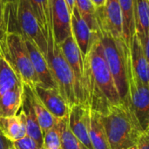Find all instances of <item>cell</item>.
<instances>
[{
	"label": "cell",
	"mask_w": 149,
	"mask_h": 149,
	"mask_svg": "<svg viewBox=\"0 0 149 149\" xmlns=\"http://www.w3.org/2000/svg\"><path fill=\"white\" fill-rule=\"evenodd\" d=\"M134 18L137 38L149 37L148 0H134Z\"/></svg>",
	"instance_id": "cell-24"
},
{
	"label": "cell",
	"mask_w": 149,
	"mask_h": 149,
	"mask_svg": "<svg viewBox=\"0 0 149 149\" xmlns=\"http://www.w3.org/2000/svg\"><path fill=\"white\" fill-rule=\"evenodd\" d=\"M0 129L12 143L26 136L24 119L22 112L19 110L16 115L0 117Z\"/></svg>",
	"instance_id": "cell-18"
},
{
	"label": "cell",
	"mask_w": 149,
	"mask_h": 149,
	"mask_svg": "<svg viewBox=\"0 0 149 149\" xmlns=\"http://www.w3.org/2000/svg\"><path fill=\"white\" fill-rule=\"evenodd\" d=\"M89 138L93 149H110L100 113L92 109L89 111Z\"/></svg>",
	"instance_id": "cell-17"
},
{
	"label": "cell",
	"mask_w": 149,
	"mask_h": 149,
	"mask_svg": "<svg viewBox=\"0 0 149 149\" xmlns=\"http://www.w3.org/2000/svg\"><path fill=\"white\" fill-rule=\"evenodd\" d=\"M32 87L46 109L55 119H61L68 115L69 107L57 88L44 86L39 83L32 86Z\"/></svg>",
	"instance_id": "cell-13"
},
{
	"label": "cell",
	"mask_w": 149,
	"mask_h": 149,
	"mask_svg": "<svg viewBox=\"0 0 149 149\" xmlns=\"http://www.w3.org/2000/svg\"><path fill=\"white\" fill-rule=\"evenodd\" d=\"M23 83L8 90L0 96V117L16 115L22 105Z\"/></svg>",
	"instance_id": "cell-19"
},
{
	"label": "cell",
	"mask_w": 149,
	"mask_h": 149,
	"mask_svg": "<svg viewBox=\"0 0 149 149\" xmlns=\"http://www.w3.org/2000/svg\"><path fill=\"white\" fill-rule=\"evenodd\" d=\"M100 117L110 149H129L143 131L127 100L108 106Z\"/></svg>",
	"instance_id": "cell-2"
},
{
	"label": "cell",
	"mask_w": 149,
	"mask_h": 149,
	"mask_svg": "<svg viewBox=\"0 0 149 149\" xmlns=\"http://www.w3.org/2000/svg\"><path fill=\"white\" fill-rule=\"evenodd\" d=\"M47 50L45 55L56 87L69 108L77 104L74 74L67 63L60 46L55 43L52 32L48 36Z\"/></svg>",
	"instance_id": "cell-5"
},
{
	"label": "cell",
	"mask_w": 149,
	"mask_h": 149,
	"mask_svg": "<svg viewBox=\"0 0 149 149\" xmlns=\"http://www.w3.org/2000/svg\"><path fill=\"white\" fill-rule=\"evenodd\" d=\"M130 60L134 73L145 85L149 86V65L148 59L146 58L141 45L136 34L134 36L129 47Z\"/></svg>",
	"instance_id": "cell-16"
},
{
	"label": "cell",
	"mask_w": 149,
	"mask_h": 149,
	"mask_svg": "<svg viewBox=\"0 0 149 149\" xmlns=\"http://www.w3.org/2000/svg\"><path fill=\"white\" fill-rule=\"evenodd\" d=\"M5 20L6 31L21 33L45 55L47 41L38 24L30 0H6Z\"/></svg>",
	"instance_id": "cell-3"
},
{
	"label": "cell",
	"mask_w": 149,
	"mask_h": 149,
	"mask_svg": "<svg viewBox=\"0 0 149 149\" xmlns=\"http://www.w3.org/2000/svg\"><path fill=\"white\" fill-rule=\"evenodd\" d=\"M25 43L32 67L38 79L39 84L43 85L44 86L57 88L55 82L52 79L50 68L48 66V63L43 53L31 41L25 39Z\"/></svg>",
	"instance_id": "cell-14"
},
{
	"label": "cell",
	"mask_w": 149,
	"mask_h": 149,
	"mask_svg": "<svg viewBox=\"0 0 149 149\" xmlns=\"http://www.w3.org/2000/svg\"><path fill=\"white\" fill-rule=\"evenodd\" d=\"M23 89L24 93L26 94L29 100V102L42 130V133L44 134L54 126L56 119L42 103V101L37 95L35 90L33 89L32 86H27L23 84Z\"/></svg>",
	"instance_id": "cell-15"
},
{
	"label": "cell",
	"mask_w": 149,
	"mask_h": 149,
	"mask_svg": "<svg viewBox=\"0 0 149 149\" xmlns=\"http://www.w3.org/2000/svg\"><path fill=\"white\" fill-rule=\"evenodd\" d=\"M0 42L6 58L22 80L27 86L38 84V79L32 67L24 36L16 31H6L0 37Z\"/></svg>",
	"instance_id": "cell-6"
},
{
	"label": "cell",
	"mask_w": 149,
	"mask_h": 149,
	"mask_svg": "<svg viewBox=\"0 0 149 149\" xmlns=\"http://www.w3.org/2000/svg\"><path fill=\"white\" fill-rule=\"evenodd\" d=\"M149 129L143 130L135 143L137 149H149Z\"/></svg>",
	"instance_id": "cell-29"
},
{
	"label": "cell",
	"mask_w": 149,
	"mask_h": 149,
	"mask_svg": "<svg viewBox=\"0 0 149 149\" xmlns=\"http://www.w3.org/2000/svg\"><path fill=\"white\" fill-rule=\"evenodd\" d=\"M12 146V142L9 141L0 129V149H10Z\"/></svg>",
	"instance_id": "cell-31"
},
{
	"label": "cell",
	"mask_w": 149,
	"mask_h": 149,
	"mask_svg": "<svg viewBox=\"0 0 149 149\" xmlns=\"http://www.w3.org/2000/svg\"><path fill=\"white\" fill-rule=\"evenodd\" d=\"M104 56L122 102L127 100L128 76L132 70L130 50L124 38L100 35Z\"/></svg>",
	"instance_id": "cell-4"
},
{
	"label": "cell",
	"mask_w": 149,
	"mask_h": 149,
	"mask_svg": "<svg viewBox=\"0 0 149 149\" xmlns=\"http://www.w3.org/2000/svg\"><path fill=\"white\" fill-rule=\"evenodd\" d=\"M123 19V38L130 47L133 38L135 35L134 0H119Z\"/></svg>",
	"instance_id": "cell-23"
},
{
	"label": "cell",
	"mask_w": 149,
	"mask_h": 149,
	"mask_svg": "<svg viewBox=\"0 0 149 149\" xmlns=\"http://www.w3.org/2000/svg\"><path fill=\"white\" fill-rule=\"evenodd\" d=\"M60 49L69 64L75 78L77 102L84 104L83 96V73H84V58L82 54L72 36L65 38L60 45Z\"/></svg>",
	"instance_id": "cell-9"
},
{
	"label": "cell",
	"mask_w": 149,
	"mask_h": 149,
	"mask_svg": "<svg viewBox=\"0 0 149 149\" xmlns=\"http://www.w3.org/2000/svg\"><path fill=\"white\" fill-rule=\"evenodd\" d=\"M51 22L53 39L58 45L72 36L71 13L65 0H50Z\"/></svg>",
	"instance_id": "cell-10"
},
{
	"label": "cell",
	"mask_w": 149,
	"mask_h": 149,
	"mask_svg": "<svg viewBox=\"0 0 149 149\" xmlns=\"http://www.w3.org/2000/svg\"><path fill=\"white\" fill-rule=\"evenodd\" d=\"M72 35L77 44L83 58L86 56L92 45L100 38L99 33L93 31L80 17L76 6L71 13Z\"/></svg>",
	"instance_id": "cell-12"
},
{
	"label": "cell",
	"mask_w": 149,
	"mask_h": 149,
	"mask_svg": "<svg viewBox=\"0 0 149 149\" xmlns=\"http://www.w3.org/2000/svg\"><path fill=\"white\" fill-rule=\"evenodd\" d=\"M5 3L6 0H0V37L6 32Z\"/></svg>",
	"instance_id": "cell-30"
},
{
	"label": "cell",
	"mask_w": 149,
	"mask_h": 149,
	"mask_svg": "<svg viewBox=\"0 0 149 149\" xmlns=\"http://www.w3.org/2000/svg\"><path fill=\"white\" fill-rule=\"evenodd\" d=\"M16 149H43L33 139L29 136H24V138L12 143Z\"/></svg>",
	"instance_id": "cell-28"
},
{
	"label": "cell",
	"mask_w": 149,
	"mask_h": 149,
	"mask_svg": "<svg viewBox=\"0 0 149 149\" xmlns=\"http://www.w3.org/2000/svg\"><path fill=\"white\" fill-rule=\"evenodd\" d=\"M42 147L43 149H62L60 136L56 123L51 129L43 134Z\"/></svg>",
	"instance_id": "cell-27"
},
{
	"label": "cell",
	"mask_w": 149,
	"mask_h": 149,
	"mask_svg": "<svg viewBox=\"0 0 149 149\" xmlns=\"http://www.w3.org/2000/svg\"><path fill=\"white\" fill-rule=\"evenodd\" d=\"M10 149H16V148H15L13 147V144H12V146L10 147Z\"/></svg>",
	"instance_id": "cell-35"
},
{
	"label": "cell",
	"mask_w": 149,
	"mask_h": 149,
	"mask_svg": "<svg viewBox=\"0 0 149 149\" xmlns=\"http://www.w3.org/2000/svg\"><path fill=\"white\" fill-rule=\"evenodd\" d=\"M129 149H137V148H136V146L134 145V146H133V147H131Z\"/></svg>",
	"instance_id": "cell-34"
},
{
	"label": "cell",
	"mask_w": 149,
	"mask_h": 149,
	"mask_svg": "<svg viewBox=\"0 0 149 149\" xmlns=\"http://www.w3.org/2000/svg\"><path fill=\"white\" fill-rule=\"evenodd\" d=\"M65 2L66 3V6L69 10L70 13H72V10L75 7V0H65Z\"/></svg>",
	"instance_id": "cell-32"
},
{
	"label": "cell",
	"mask_w": 149,
	"mask_h": 149,
	"mask_svg": "<svg viewBox=\"0 0 149 149\" xmlns=\"http://www.w3.org/2000/svg\"><path fill=\"white\" fill-rule=\"evenodd\" d=\"M55 123L59 133L62 149H88L70 130L68 127V115L61 119H56Z\"/></svg>",
	"instance_id": "cell-25"
},
{
	"label": "cell",
	"mask_w": 149,
	"mask_h": 149,
	"mask_svg": "<svg viewBox=\"0 0 149 149\" xmlns=\"http://www.w3.org/2000/svg\"><path fill=\"white\" fill-rule=\"evenodd\" d=\"M96 19L100 35L123 38V19L119 0H106L96 8Z\"/></svg>",
	"instance_id": "cell-8"
},
{
	"label": "cell",
	"mask_w": 149,
	"mask_h": 149,
	"mask_svg": "<svg viewBox=\"0 0 149 149\" xmlns=\"http://www.w3.org/2000/svg\"><path fill=\"white\" fill-rule=\"evenodd\" d=\"M83 96L84 104L100 113L108 106L121 102L104 56L100 38L84 58Z\"/></svg>",
	"instance_id": "cell-1"
},
{
	"label": "cell",
	"mask_w": 149,
	"mask_h": 149,
	"mask_svg": "<svg viewBox=\"0 0 149 149\" xmlns=\"http://www.w3.org/2000/svg\"><path fill=\"white\" fill-rule=\"evenodd\" d=\"M21 84L22 80L6 58L0 42V96Z\"/></svg>",
	"instance_id": "cell-21"
},
{
	"label": "cell",
	"mask_w": 149,
	"mask_h": 149,
	"mask_svg": "<svg viewBox=\"0 0 149 149\" xmlns=\"http://www.w3.org/2000/svg\"><path fill=\"white\" fill-rule=\"evenodd\" d=\"M75 6L88 27L93 31L100 35L96 19V7L93 2L91 0H75Z\"/></svg>",
	"instance_id": "cell-26"
},
{
	"label": "cell",
	"mask_w": 149,
	"mask_h": 149,
	"mask_svg": "<svg viewBox=\"0 0 149 149\" xmlns=\"http://www.w3.org/2000/svg\"><path fill=\"white\" fill-rule=\"evenodd\" d=\"M91 1L93 2V3L94 4V6L96 8H100V7H101L105 3L106 0H91Z\"/></svg>",
	"instance_id": "cell-33"
},
{
	"label": "cell",
	"mask_w": 149,
	"mask_h": 149,
	"mask_svg": "<svg viewBox=\"0 0 149 149\" xmlns=\"http://www.w3.org/2000/svg\"><path fill=\"white\" fill-rule=\"evenodd\" d=\"M30 3L38 24L45 39H47L50 33L52 32L50 0H30Z\"/></svg>",
	"instance_id": "cell-22"
},
{
	"label": "cell",
	"mask_w": 149,
	"mask_h": 149,
	"mask_svg": "<svg viewBox=\"0 0 149 149\" xmlns=\"http://www.w3.org/2000/svg\"><path fill=\"white\" fill-rule=\"evenodd\" d=\"M127 86L128 91L127 100L142 130L149 129V86L145 85L137 78L134 73L133 69L128 76Z\"/></svg>",
	"instance_id": "cell-7"
},
{
	"label": "cell",
	"mask_w": 149,
	"mask_h": 149,
	"mask_svg": "<svg viewBox=\"0 0 149 149\" xmlns=\"http://www.w3.org/2000/svg\"><path fill=\"white\" fill-rule=\"evenodd\" d=\"M20 111L22 112L24 119L26 135L33 139L39 146L43 145V133L40 128V126L37 120V118L34 114V112L31 108V106L29 102V100L26 94L24 93L23 89V100ZM43 148V147H42Z\"/></svg>",
	"instance_id": "cell-20"
},
{
	"label": "cell",
	"mask_w": 149,
	"mask_h": 149,
	"mask_svg": "<svg viewBox=\"0 0 149 149\" xmlns=\"http://www.w3.org/2000/svg\"><path fill=\"white\" fill-rule=\"evenodd\" d=\"M89 111L86 104L77 103L69 108L68 127L75 137L88 149H93L89 138Z\"/></svg>",
	"instance_id": "cell-11"
}]
</instances>
